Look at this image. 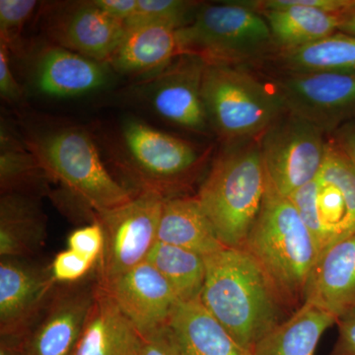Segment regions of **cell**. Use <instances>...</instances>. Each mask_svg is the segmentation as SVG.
I'll list each match as a JSON object with an SVG mask.
<instances>
[{
  "label": "cell",
  "instance_id": "cell-1",
  "mask_svg": "<svg viewBox=\"0 0 355 355\" xmlns=\"http://www.w3.org/2000/svg\"><path fill=\"white\" fill-rule=\"evenodd\" d=\"M200 300L249 352L282 323V300L263 268L243 249L224 248L205 257Z\"/></svg>",
  "mask_w": 355,
  "mask_h": 355
},
{
  "label": "cell",
  "instance_id": "cell-2",
  "mask_svg": "<svg viewBox=\"0 0 355 355\" xmlns=\"http://www.w3.org/2000/svg\"><path fill=\"white\" fill-rule=\"evenodd\" d=\"M266 184L259 139L228 142L196 196L224 247L243 249L260 214Z\"/></svg>",
  "mask_w": 355,
  "mask_h": 355
},
{
  "label": "cell",
  "instance_id": "cell-3",
  "mask_svg": "<svg viewBox=\"0 0 355 355\" xmlns=\"http://www.w3.org/2000/svg\"><path fill=\"white\" fill-rule=\"evenodd\" d=\"M243 250L263 268L282 302L289 304L303 298L319 248L291 200L268 184Z\"/></svg>",
  "mask_w": 355,
  "mask_h": 355
},
{
  "label": "cell",
  "instance_id": "cell-4",
  "mask_svg": "<svg viewBox=\"0 0 355 355\" xmlns=\"http://www.w3.org/2000/svg\"><path fill=\"white\" fill-rule=\"evenodd\" d=\"M202 93L209 125L226 144L259 139L286 112L273 84L240 65L207 64Z\"/></svg>",
  "mask_w": 355,
  "mask_h": 355
},
{
  "label": "cell",
  "instance_id": "cell-5",
  "mask_svg": "<svg viewBox=\"0 0 355 355\" xmlns=\"http://www.w3.org/2000/svg\"><path fill=\"white\" fill-rule=\"evenodd\" d=\"M27 146L48 177L94 214L123 205L135 195L110 174L92 139L83 130L57 128L37 135Z\"/></svg>",
  "mask_w": 355,
  "mask_h": 355
},
{
  "label": "cell",
  "instance_id": "cell-6",
  "mask_svg": "<svg viewBox=\"0 0 355 355\" xmlns=\"http://www.w3.org/2000/svg\"><path fill=\"white\" fill-rule=\"evenodd\" d=\"M177 36L181 55H197L207 64L241 65L275 48L268 23L249 0L200 4Z\"/></svg>",
  "mask_w": 355,
  "mask_h": 355
},
{
  "label": "cell",
  "instance_id": "cell-7",
  "mask_svg": "<svg viewBox=\"0 0 355 355\" xmlns=\"http://www.w3.org/2000/svg\"><path fill=\"white\" fill-rule=\"evenodd\" d=\"M166 198L139 190L128 202L96 212L104 233V249L98 261V284L106 286L146 261L157 242L159 222Z\"/></svg>",
  "mask_w": 355,
  "mask_h": 355
},
{
  "label": "cell",
  "instance_id": "cell-8",
  "mask_svg": "<svg viewBox=\"0 0 355 355\" xmlns=\"http://www.w3.org/2000/svg\"><path fill=\"white\" fill-rule=\"evenodd\" d=\"M316 125L286 112L259 137L268 186L288 197L316 179L327 142Z\"/></svg>",
  "mask_w": 355,
  "mask_h": 355
},
{
  "label": "cell",
  "instance_id": "cell-9",
  "mask_svg": "<svg viewBox=\"0 0 355 355\" xmlns=\"http://www.w3.org/2000/svg\"><path fill=\"white\" fill-rule=\"evenodd\" d=\"M123 142L130 168L140 190L156 191L166 198L195 172L200 156L193 144L139 121L123 125Z\"/></svg>",
  "mask_w": 355,
  "mask_h": 355
},
{
  "label": "cell",
  "instance_id": "cell-10",
  "mask_svg": "<svg viewBox=\"0 0 355 355\" xmlns=\"http://www.w3.org/2000/svg\"><path fill=\"white\" fill-rule=\"evenodd\" d=\"M272 84L287 112L324 133L355 112V72H286Z\"/></svg>",
  "mask_w": 355,
  "mask_h": 355
},
{
  "label": "cell",
  "instance_id": "cell-11",
  "mask_svg": "<svg viewBox=\"0 0 355 355\" xmlns=\"http://www.w3.org/2000/svg\"><path fill=\"white\" fill-rule=\"evenodd\" d=\"M51 266L32 258L0 259V335L24 338L57 288Z\"/></svg>",
  "mask_w": 355,
  "mask_h": 355
},
{
  "label": "cell",
  "instance_id": "cell-12",
  "mask_svg": "<svg viewBox=\"0 0 355 355\" xmlns=\"http://www.w3.org/2000/svg\"><path fill=\"white\" fill-rule=\"evenodd\" d=\"M98 280L62 284L23 338L24 355H71L94 304Z\"/></svg>",
  "mask_w": 355,
  "mask_h": 355
},
{
  "label": "cell",
  "instance_id": "cell-13",
  "mask_svg": "<svg viewBox=\"0 0 355 355\" xmlns=\"http://www.w3.org/2000/svg\"><path fill=\"white\" fill-rule=\"evenodd\" d=\"M207 64L202 58L183 53L153 77L148 98L159 116L191 132L207 130L202 93Z\"/></svg>",
  "mask_w": 355,
  "mask_h": 355
},
{
  "label": "cell",
  "instance_id": "cell-14",
  "mask_svg": "<svg viewBox=\"0 0 355 355\" xmlns=\"http://www.w3.org/2000/svg\"><path fill=\"white\" fill-rule=\"evenodd\" d=\"M101 287L141 336L165 330L179 302L167 280L147 261Z\"/></svg>",
  "mask_w": 355,
  "mask_h": 355
},
{
  "label": "cell",
  "instance_id": "cell-15",
  "mask_svg": "<svg viewBox=\"0 0 355 355\" xmlns=\"http://www.w3.org/2000/svg\"><path fill=\"white\" fill-rule=\"evenodd\" d=\"M317 182V209L323 235L322 254L355 233V167L334 140L327 144Z\"/></svg>",
  "mask_w": 355,
  "mask_h": 355
},
{
  "label": "cell",
  "instance_id": "cell-16",
  "mask_svg": "<svg viewBox=\"0 0 355 355\" xmlns=\"http://www.w3.org/2000/svg\"><path fill=\"white\" fill-rule=\"evenodd\" d=\"M50 30L57 46L102 64L110 62L128 32L125 23L110 17L93 1L67 9L55 17Z\"/></svg>",
  "mask_w": 355,
  "mask_h": 355
},
{
  "label": "cell",
  "instance_id": "cell-17",
  "mask_svg": "<svg viewBox=\"0 0 355 355\" xmlns=\"http://www.w3.org/2000/svg\"><path fill=\"white\" fill-rule=\"evenodd\" d=\"M303 299L338 321L354 314L355 233L320 254L308 277Z\"/></svg>",
  "mask_w": 355,
  "mask_h": 355
},
{
  "label": "cell",
  "instance_id": "cell-18",
  "mask_svg": "<svg viewBox=\"0 0 355 355\" xmlns=\"http://www.w3.org/2000/svg\"><path fill=\"white\" fill-rule=\"evenodd\" d=\"M265 18L277 51L293 50L338 32L340 14L299 6L294 0H251Z\"/></svg>",
  "mask_w": 355,
  "mask_h": 355
},
{
  "label": "cell",
  "instance_id": "cell-19",
  "mask_svg": "<svg viewBox=\"0 0 355 355\" xmlns=\"http://www.w3.org/2000/svg\"><path fill=\"white\" fill-rule=\"evenodd\" d=\"M179 355H253L200 302L179 301L165 328Z\"/></svg>",
  "mask_w": 355,
  "mask_h": 355
},
{
  "label": "cell",
  "instance_id": "cell-20",
  "mask_svg": "<svg viewBox=\"0 0 355 355\" xmlns=\"http://www.w3.org/2000/svg\"><path fill=\"white\" fill-rule=\"evenodd\" d=\"M104 64L60 46L44 49L37 62L35 84L51 97H73L100 89L106 84Z\"/></svg>",
  "mask_w": 355,
  "mask_h": 355
},
{
  "label": "cell",
  "instance_id": "cell-21",
  "mask_svg": "<svg viewBox=\"0 0 355 355\" xmlns=\"http://www.w3.org/2000/svg\"><path fill=\"white\" fill-rule=\"evenodd\" d=\"M141 336L98 284L94 304L71 355H139Z\"/></svg>",
  "mask_w": 355,
  "mask_h": 355
},
{
  "label": "cell",
  "instance_id": "cell-22",
  "mask_svg": "<svg viewBox=\"0 0 355 355\" xmlns=\"http://www.w3.org/2000/svg\"><path fill=\"white\" fill-rule=\"evenodd\" d=\"M46 219L34 193L8 191L0 198V258H32L44 247Z\"/></svg>",
  "mask_w": 355,
  "mask_h": 355
},
{
  "label": "cell",
  "instance_id": "cell-23",
  "mask_svg": "<svg viewBox=\"0 0 355 355\" xmlns=\"http://www.w3.org/2000/svg\"><path fill=\"white\" fill-rule=\"evenodd\" d=\"M180 55L177 29L167 25H140L128 28L109 64L121 73L156 74Z\"/></svg>",
  "mask_w": 355,
  "mask_h": 355
},
{
  "label": "cell",
  "instance_id": "cell-24",
  "mask_svg": "<svg viewBox=\"0 0 355 355\" xmlns=\"http://www.w3.org/2000/svg\"><path fill=\"white\" fill-rule=\"evenodd\" d=\"M157 241L190 250L203 258L226 248L196 197L166 198Z\"/></svg>",
  "mask_w": 355,
  "mask_h": 355
},
{
  "label": "cell",
  "instance_id": "cell-25",
  "mask_svg": "<svg viewBox=\"0 0 355 355\" xmlns=\"http://www.w3.org/2000/svg\"><path fill=\"white\" fill-rule=\"evenodd\" d=\"M338 320L316 306L304 303L254 345L253 355H314L324 331Z\"/></svg>",
  "mask_w": 355,
  "mask_h": 355
},
{
  "label": "cell",
  "instance_id": "cell-26",
  "mask_svg": "<svg viewBox=\"0 0 355 355\" xmlns=\"http://www.w3.org/2000/svg\"><path fill=\"white\" fill-rule=\"evenodd\" d=\"M286 72H355V36L336 32L315 43L279 51Z\"/></svg>",
  "mask_w": 355,
  "mask_h": 355
},
{
  "label": "cell",
  "instance_id": "cell-27",
  "mask_svg": "<svg viewBox=\"0 0 355 355\" xmlns=\"http://www.w3.org/2000/svg\"><path fill=\"white\" fill-rule=\"evenodd\" d=\"M146 261L167 280L179 301L200 298L207 275L202 256L184 248L157 241Z\"/></svg>",
  "mask_w": 355,
  "mask_h": 355
},
{
  "label": "cell",
  "instance_id": "cell-28",
  "mask_svg": "<svg viewBox=\"0 0 355 355\" xmlns=\"http://www.w3.org/2000/svg\"><path fill=\"white\" fill-rule=\"evenodd\" d=\"M11 137L1 132V155H0V184L1 193L20 191L32 193L34 184L42 178H49L42 169L35 156L22 147L12 144Z\"/></svg>",
  "mask_w": 355,
  "mask_h": 355
},
{
  "label": "cell",
  "instance_id": "cell-29",
  "mask_svg": "<svg viewBox=\"0 0 355 355\" xmlns=\"http://www.w3.org/2000/svg\"><path fill=\"white\" fill-rule=\"evenodd\" d=\"M200 6L198 2L184 0H137L135 15L125 24L127 28L161 24L178 30L191 22Z\"/></svg>",
  "mask_w": 355,
  "mask_h": 355
},
{
  "label": "cell",
  "instance_id": "cell-30",
  "mask_svg": "<svg viewBox=\"0 0 355 355\" xmlns=\"http://www.w3.org/2000/svg\"><path fill=\"white\" fill-rule=\"evenodd\" d=\"M37 3L35 0H0V38L9 50L19 44L21 31Z\"/></svg>",
  "mask_w": 355,
  "mask_h": 355
},
{
  "label": "cell",
  "instance_id": "cell-31",
  "mask_svg": "<svg viewBox=\"0 0 355 355\" xmlns=\"http://www.w3.org/2000/svg\"><path fill=\"white\" fill-rule=\"evenodd\" d=\"M95 263L67 249L60 252L51 263V270L57 284H72L83 282Z\"/></svg>",
  "mask_w": 355,
  "mask_h": 355
},
{
  "label": "cell",
  "instance_id": "cell-32",
  "mask_svg": "<svg viewBox=\"0 0 355 355\" xmlns=\"http://www.w3.org/2000/svg\"><path fill=\"white\" fill-rule=\"evenodd\" d=\"M67 249L96 265L104 249V233L99 222L94 220L87 226L72 231L67 237Z\"/></svg>",
  "mask_w": 355,
  "mask_h": 355
},
{
  "label": "cell",
  "instance_id": "cell-33",
  "mask_svg": "<svg viewBox=\"0 0 355 355\" xmlns=\"http://www.w3.org/2000/svg\"><path fill=\"white\" fill-rule=\"evenodd\" d=\"M8 53L6 44H0V94L6 100L16 101L20 98L21 89L11 71Z\"/></svg>",
  "mask_w": 355,
  "mask_h": 355
},
{
  "label": "cell",
  "instance_id": "cell-34",
  "mask_svg": "<svg viewBox=\"0 0 355 355\" xmlns=\"http://www.w3.org/2000/svg\"><path fill=\"white\" fill-rule=\"evenodd\" d=\"M338 324V338L331 355H355V313L342 318Z\"/></svg>",
  "mask_w": 355,
  "mask_h": 355
},
{
  "label": "cell",
  "instance_id": "cell-35",
  "mask_svg": "<svg viewBox=\"0 0 355 355\" xmlns=\"http://www.w3.org/2000/svg\"><path fill=\"white\" fill-rule=\"evenodd\" d=\"M139 355H179L166 331L141 336Z\"/></svg>",
  "mask_w": 355,
  "mask_h": 355
},
{
  "label": "cell",
  "instance_id": "cell-36",
  "mask_svg": "<svg viewBox=\"0 0 355 355\" xmlns=\"http://www.w3.org/2000/svg\"><path fill=\"white\" fill-rule=\"evenodd\" d=\"M94 4L114 19L125 23L135 15L137 0H95Z\"/></svg>",
  "mask_w": 355,
  "mask_h": 355
},
{
  "label": "cell",
  "instance_id": "cell-37",
  "mask_svg": "<svg viewBox=\"0 0 355 355\" xmlns=\"http://www.w3.org/2000/svg\"><path fill=\"white\" fill-rule=\"evenodd\" d=\"M334 133V141L347 154L355 167V121L343 123Z\"/></svg>",
  "mask_w": 355,
  "mask_h": 355
},
{
  "label": "cell",
  "instance_id": "cell-38",
  "mask_svg": "<svg viewBox=\"0 0 355 355\" xmlns=\"http://www.w3.org/2000/svg\"><path fill=\"white\" fill-rule=\"evenodd\" d=\"M0 355H24L23 354V338L1 336Z\"/></svg>",
  "mask_w": 355,
  "mask_h": 355
},
{
  "label": "cell",
  "instance_id": "cell-39",
  "mask_svg": "<svg viewBox=\"0 0 355 355\" xmlns=\"http://www.w3.org/2000/svg\"><path fill=\"white\" fill-rule=\"evenodd\" d=\"M338 32L355 36V2L347 11L340 14V25Z\"/></svg>",
  "mask_w": 355,
  "mask_h": 355
}]
</instances>
